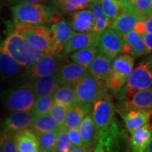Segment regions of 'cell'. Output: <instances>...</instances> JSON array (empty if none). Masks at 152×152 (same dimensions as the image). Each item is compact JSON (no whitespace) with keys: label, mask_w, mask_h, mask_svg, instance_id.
<instances>
[{"label":"cell","mask_w":152,"mask_h":152,"mask_svg":"<svg viewBox=\"0 0 152 152\" xmlns=\"http://www.w3.org/2000/svg\"><path fill=\"white\" fill-rule=\"evenodd\" d=\"M1 46L18 61L26 68H31L43 55L41 51L31 46L20 34L11 32L3 41Z\"/></svg>","instance_id":"1"},{"label":"cell","mask_w":152,"mask_h":152,"mask_svg":"<svg viewBox=\"0 0 152 152\" xmlns=\"http://www.w3.org/2000/svg\"><path fill=\"white\" fill-rule=\"evenodd\" d=\"M15 23L44 25L52 21L54 11L39 3H20L11 7Z\"/></svg>","instance_id":"2"},{"label":"cell","mask_w":152,"mask_h":152,"mask_svg":"<svg viewBox=\"0 0 152 152\" xmlns=\"http://www.w3.org/2000/svg\"><path fill=\"white\" fill-rule=\"evenodd\" d=\"M14 30L35 49L47 54H54V37L51 28L43 25L15 23Z\"/></svg>","instance_id":"3"},{"label":"cell","mask_w":152,"mask_h":152,"mask_svg":"<svg viewBox=\"0 0 152 152\" xmlns=\"http://www.w3.org/2000/svg\"><path fill=\"white\" fill-rule=\"evenodd\" d=\"M134 64V56L129 54H121L115 57L106 82L107 87L115 91L123 88L132 73Z\"/></svg>","instance_id":"4"},{"label":"cell","mask_w":152,"mask_h":152,"mask_svg":"<svg viewBox=\"0 0 152 152\" xmlns=\"http://www.w3.org/2000/svg\"><path fill=\"white\" fill-rule=\"evenodd\" d=\"M152 87V55L133 69L130 78L118 92L125 98L127 94Z\"/></svg>","instance_id":"5"},{"label":"cell","mask_w":152,"mask_h":152,"mask_svg":"<svg viewBox=\"0 0 152 152\" xmlns=\"http://www.w3.org/2000/svg\"><path fill=\"white\" fill-rule=\"evenodd\" d=\"M92 115L95 125V139L98 140L114 121L113 102L104 95L93 104Z\"/></svg>","instance_id":"6"},{"label":"cell","mask_w":152,"mask_h":152,"mask_svg":"<svg viewBox=\"0 0 152 152\" xmlns=\"http://www.w3.org/2000/svg\"><path fill=\"white\" fill-rule=\"evenodd\" d=\"M105 82L100 80L89 73L75 85L77 101L82 103L94 104L104 95Z\"/></svg>","instance_id":"7"},{"label":"cell","mask_w":152,"mask_h":152,"mask_svg":"<svg viewBox=\"0 0 152 152\" xmlns=\"http://www.w3.org/2000/svg\"><path fill=\"white\" fill-rule=\"evenodd\" d=\"M33 86H22L9 93L6 99L7 108L12 111H31L37 100Z\"/></svg>","instance_id":"8"},{"label":"cell","mask_w":152,"mask_h":152,"mask_svg":"<svg viewBox=\"0 0 152 152\" xmlns=\"http://www.w3.org/2000/svg\"><path fill=\"white\" fill-rule=\"evenodd\" d=\"M125 41L122 34L109 27L100 34L99 52L104 53L112 59L125 53Z\"/></svg>","instance_id":"9"},{"label":"cell","mask_w":152,"mask_h":152,"mask_svg":"<svg viewBox=\"0 0 152 152\" xmlns=\"http://www.w3.org/2000/svg\"><path fill=\"white\" fill-rule=\"evenodd\" d=\"M123 137V131L114 121L99 138L94 152H121Z\"/></svg>","instance_id":"10"},{"label":"cell","mask_w":152,"mask_h":152,"mask_svg":"<svg viewBox=\"0 0 152 152\" xmlns=\"http://www.w3.org/2000/svg\"><path fill=\"white\" fill-rule=\"evenodd\" d=\"M128 132L132 134L140 128L149 123L152 111L145 109H124L120 112Z\"/></svg>","instance_id":"11"},{"label":"cell","mask_w":152,"mask_h":152,"mask_svg":"<svg viewBox=\"0 0 152 152\" xmlns=\"http://www.w3.org/2000/svg\"><path fill=\"white\" fill-rule=\"evenodd\" d=\"M35 115L31 111H13L4 121L5 132L16 133L32 128Z\"/></svg>","instance_id":"12"},{"label":"cell","mask_w":152,"mask_h":152,"mask_svg":"<svg viewBox=\"0 0 152 152\" xmlns=\"http://www.w3.org/2000/svg\"><path fill=\"white\" fill-rule=\"evenodd\" d=\"M54 37V50L53 54H58L64 50L66 45L71 39L75 32L72 29L69 23L64 20L56 19L51 27Z\"/></svg>","instance_id":"13"},{"label":"cell","mask_w":152,"mask_h":152,"mask_svg":"<svg viewBox=\"0 0 152 152\" xmlns=\"http://www.w3.org/2000/svg\"><path fill=\"white\" fill-rule=\"evenodd\" d=\"M88 73V68L80 64L75 62L65 64L58 70L60 85L75 86Z\"/></svg>","instance_id":"14"},{"label":"cell","mask_w":152,"mask_h":152,"mask_svg":"<svg viewBox=\"0 0 152 152\" xmlns=\"http://www.w3.org/2000/svg\"><path fill=\"white\" fill-rule=\"evenodd\" d=\"M100 34L94 32L89 33H75L64 48L65 54L72 53L91 46H99Z\"/></svg>","instance_id":"15"},{"label":"cell","mask_w":152,"mask_h":152,"mask_svg":"<svg viewBox=\"0 0 152 152\" xmlns=\"http://www.w3.org/2000/svg\"><path fill=\"white\" fill-rule=\"evenodd\" d=\"M68 23L76 33L94 32V20L90 9H85L71 13Z\"/></svg>","instance_id":"16"},{"label":"cell","mask_w":152,"mask_h":152,"mask_svg":"<svg viewBox=\"0 0 152 152\" xmlns=\"http://www.w3.org/2000/svg\"><path fill=\"white\" fill-rule=\"evenodd\" d=\"M58 54H45L32 66L30 70V75L33 78H38L41 76L49 75L58 71Z\"/></svg>","instance_id":"17"},{"label":"cell","mask_w":152,"mask_h":152,"mask_svg":"<svg viewBox=\"0 0 152 152\" xmlns=\"http://www.w3.org/2000/svg\"><path fill=\"white\" fill-rule=\"evenodd\" d=\"M125 41V53L139 57L149 54V49L146 45L143 36L133 30L123 35Z\"/></svg>","instance_id":"18"},{"label":"cell","mask_w":152,"mask_h":152,"mask_svg":"<svg viewBox=\"0 0 152 152\" xmlns=\"http://www.w3.org/2000/svg\"><path fill=\"white\" fill-rule=\"evenodd\" d=\"M125 109H139L152 111V87L127 94Z\"/></svg>","instance_id":"19"},{"label":"cell","mask_w":152,"mask_h":152,"mask_svg":"<svg viewBox=\"0 0 152 152\" xmlns=\"http://www.w3.org/2000/svg\"><path fill=\"white\" fill-rule=\"evenodd\" d=\"M60 85L58 71L35 79L33 85L37 98L53 94Z\"/></svg>","instance_id":"20"},{"label":"cell","mask_w":152,"mask_h":152,"mask_svg":"<svg viewBox=\"0 0 152 152\" xmlns=\"http://www.w3.org/2000/svg\"><path fill=\"white\" fill-rule=\"evenodd\" d=\"M144 20L130 9L124 10L112 21L111 28L123 35L134 30L137 24Z\"/></svg>","instance_id":"21"},{"label":"cell","mask_w":152,"mask_h":152,"mask_svg":"<svg viewBox=\"0 0 152 152\" xmlns=\"http://www.w3.org/2000/svg\"><path fill=\"white\" fill-rule=\"evenodd\" d=\"M18 152H37L39 149L37 133L30 128L14 133Z\"/></svg>","instance_id":"22"},{"label":"cell","mask_w":152,"mask_h":152,"mask_svg":"<svg viewBox=\"0 0 152 152\" xmlns=\"http://www.w3.org/2000/svg\"><path fill=\"white\" fill-rule=\"evenodd\" d=\"M113 60L107 55L99 52L89 66V73L100 80L106 83L109 77Z\"/></svg>","instance_id":"23"},{"label":"cell","mask_w":152,"mask_h":152,"mask_svg":"<svg viewBox=\"0 0 152 152\" xmlns=\"http://www.w3.org/2000/svg\"><path fill=\"white\" fill-rule=\"evenodd\" d=\"M92 104L77 102L69 108L66 117L65 127L67 129L78 128L83 119L91 112Z\"/></svg>","instance_id":"24"},{"label":"cell","mask_w":152,"mask_h":152,"mask_svg":"<svg viewBox=\"0 0 152 152\" xmlns=\"http://www.w3.org/2000/svg\"><path fill=\"white\" fill-rule=\"evenodd\" d=\"M152 129L149 123L131 134L130 147L132 152H147L151 137Z\"/></svg>","instance_id":"25"},{"label":"cell","mask_w":152,"mask_h":152,"mask_svg":"<svg viewBox=\"0 0 152 152\" xmlns=\"http://www.w3.org/2000/svg\"><path fill=\"white\" fill-rule=\"evenodd\" d=\"M0 68L4 75L7 76H14L20 73L23 66L20 65L4 47L1 46L0 49Z\"/></svg>","instance_id":"26"},{"label":"cell","mask_w":152,"mask_h":152,"mask_svg":"<svg viewBox=\"0 0 152 152\" xmlns=\"http://www.w3.org/2000/svg\"><path fill=\"white\" fill-rule=\"evenodd\" d=\"M90 9L92 11L94 20V32L101 34L102 32L111 27L112 21L105 14L97 0H94L91 4Z\"/></svg>","instance_id":"27"},{"label":"cell","mask_w":152,"mask_h":152,"mask_svg":"<svg viewBox=\"0 0 152 152\" xmlns=\"http://www.w3.org/2000/svg\"><path fill=\"white\" fill-rule=\"evenodd\" d=\"M54 102L71 107L77 101L75 92V86L66 85H60L54 93Z\"/></svg>","instance_id":"28"},{"label":"cell","mask_w":152,"mask_h":152,"mask_svg":"<svg viewBox=\"0 0 152 152\" xmlns=\"http://www.w3.org/2000/svg\"><path fill=\"white\" fill-rule=\"evenodd\" d=\"M78 128L81 134L83 146L89 149L92 145L95 139V125L92 113H89L83 119Z\"/></svg>","instance_id":"29"},{"label":"cell","mask_w":152,"mask_h":152,"mask_svg":"<svg viewBox=\"0 0 152 152\" xmlns=\"http://www.w3.org/2000/svg\"><path fill=\"white\" fill-rule=\"evenodd\" d=\"M65 127V126H64ZM63 127L49 113L35 116L32 126L35 132H45L49 131H59Z\"/></svg>","instance_id":"30"},{"label":"cell","mask_w":152,"mask_h":152,"mask_svg":"<svg viewBox=\"0 0 152 152\" xmlns=\"http://www.w3.org/2000/svg\"><path fill=\"white\" fill-rule=\"evenodd\" d=\"M99 52V46H91L80 49L72 53L71 59L73 62L80 64L88 68Z\"/></svg>","instance_id":"31"},{"label":"cell","mask_w":152,"mask_h":152,"mask_svg":"<svg viewBox=\"0 0 152 152\" xmlns=\"http://www.w3.org/2000/svg\"><path fill=\"white\" fill-rule=\"evenodd\" d=\"M94 0H56V7L60 12L70 14L88 9Z\"/></svg>","instance_id":"32"},{"label":"cell","mask_w":152,"mask_h":152,"mask_svg":"<svg viewBox=\"0 0 152 152\" xmlns=\"http://www.w3.org/2000/svg\"><path fill=\"white\" fill-rule=\"evenodd\" d=\"M105 14L113 20L124 10H126L122 4L117 0H97Z\"/></svg>","instance_id":"33"},{"label":"cell","mask_w":152,"mask_h":152,"mask_svg":"<svg viewBox=\"0 0 152 152\" xmlns=\"http://www.w3.org/2000/svg\"><path fill=\"white\" fill-rule=\"evenodd\" d=\"M37 134L39 140V147L48 150L51 152H56L58 131L39 132L37 133Z\"/></svg>","instance_id":"34"},{"label":"cell","mask_w":152,"mask_h":152,"mask_svg":"<svg viewBox=\"0 0 152 152\" xmlns=\"http://www.w3.org/2000/svg\"><path fill=\"white\" fill-rule=\"evenodd\" d=\"M128 9L145 19L152 15V0H132L129 4Z\"/></svg>","instance_id":"35"},{"label":"cell","mask_w":152,"mask_h":152,"mask_svg":"<svg viewBox=\"0 0 152 152\" xmlns=\"http://www.w3.org/2000/svg\"><path fill=\"white\" fill-rule=\"evenodd\" d=\"M54 103V94L37 98L33 109H31L32 113L35 116L49 113V111L52 109V106Z\"/></svg>","instance_id":"36"},{"label":"cell","mask_w":152,"mask_h":152,"mask_svg":"<svg viewBox=\"0 0 152 152\" xmlns=\"http://www.w3.org/2000/svg\"><path fill=\"white\" fill-rule=\"evenodd\" d=\"M73 147L68 129L66 127H63L58 131V140H57L56 152H69Z\"/></svg>","instance_id":"37"},{"label":"cell","mask_w":152,"mask_h":152,"mask_svg":"<svg viewBox=\"0 0 152 152\" xmlns=\"http://www.w3.org/2000/svg\"><path fill=\"white\" fill-rule=\"evenodd\" d=\"M68 109H69L68 106L54 102L52 106V109L49 111V114L56 120L61 126L64 127L65 126L66 117Z\"/></svg>","instance_id":"38"},{"label":"cell","mask_w":152,"mask_h":152,"mask_svg":"<svg viewBox=\"0 0 152 152\" xmlns=\"http://www.w3.org/2000/svg\"><path fill=\"white\" fill-rule=\"evenodd\" d=\"M1 147L6 152H18L14 133L4 132L1 134Z\"/></svg>","instance_id":"39"},{"label":"cell","mask_w":152,"mask_h":152,"mask_svg":"<svg viewBox=\"0 0 152 152\" xmlns=\"http://www.w3.org/2000/svg\"><path fill=\"white\" fill-rule=\"evenodd\" d=\"M134 30L141 35L152 33V15L139 22L134 28Z\"/></svg>","instance_id":"40"},{"label":"cell","mask_w":152,"mask_h":152,"mask_svg":"<svg viewBox=\"0 0 152 152\" xmlns=\"http://www.w3.org/2000/svg\"><path fill=\"white\" fill-rule=\"evenodd\" d=\"M68 132L73 147H83V143L79 128H69L68 129Z\"/></svg>","instance_id":"41"},{"label":"cell","mask_w":152,"mask_h":152,"mask_svg":"<svg viewBox=\"0 0 152 152\" xmlns=\"http://www.w3.org/2000/svg\"><path fill=\"white\" fill-rule=\"evenodd\" d=\"M47 0H7V1L11 5H16L20 3H39Z\"/></svg>","instance_id":"42"},{"label":"cell","mask_w":152,"mask_h":152,"mask_svg":"<svg viewBox=\"0 0 152 152\" xmlns=\"http://www.w3.org/2000/svg\"><path fill=\"white\" fill-rule=\"evenodd\" d=\"M143 36V38L145 41L146 45L149 49V51L150 54L152 53V33H145L144 35H142Z\"/></svg>","instance_id":"43"},{"label":"cell","mask_w":152,"mask_h":152,"mask_svg":"<svg viewBox=\"0 0 152 152\" xmlns=\"http://www.w3.org/2000/svg\"><path fill=\"white\" fill-rule=\"evenodd\" d=\"M69 152H89L88 148L83 147H73Z\"/></svg>","instance_id":"44"},{"label":"cell","mask_w":152,"mask_h":152,"mask_svg":"<svg viewBox=\"0 0 152 152\" xmlns=\"http://www.w3.org/2000/svg\"><path fill=\"white\" fill-rule=\"evenodd\" d=\"M119 2H121L122 4L124 6L125 9H128V6L129 4H130L132 0H117Z\"/></svg>","instance_id":"45"},{"label":"cell","mask_w":152,"mask_h":152,"mask_svg":"<svg viewBox=\"0 0 152 152\" xmlns=\"http://www.w3.org/2000/svg\"><path fill=\"white\" fill-rule=\"evenodd\" d=\"M151 129H152V126H151ZM147 152H152V133H151V140H150L149 145V147H148V149L147 150Z\"/></svg>","instance_id":"46"},{"label":"cell","mask_w":152,"mask_h":152,"mask_svg":"<svg viewBox=\"0 0 152 152\" xmlns=\"http://www.w3.org/2000/svg\"><path fill=\"white\" fill-rule=\"evenodd\" d=\"M37 152H51L48 151V150L45 149H43V148H40L39 147V149H38V151Z\"/></svg>","instance_id":"47"},{"label":"cell","mask_w":152,"mask_h":152,"mask_svg":"<svg viewBox=\"0 0 152 152\" xmlns=\"http://www.w3.org/2000/svg\"><path fill=\"white\" fill-rule=\"evenodd\" d=\"M0 152H6V151L4 149V148L2 147H1V149H0Z\"/></svg>","instance_id":"48"}]
</instances>
